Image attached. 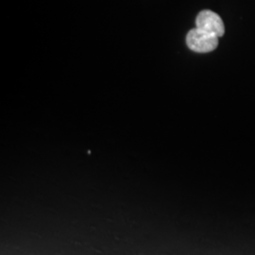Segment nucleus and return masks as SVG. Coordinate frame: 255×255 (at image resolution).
Returning <instances> with one entry per match:
<instances>
[{"mask_svg":"<svg viewBox=\"0 0 255 255\" xmlns=\"http://www.w3.org/2000/svg\"><path fill=\"white\" fill-rule=\"evenodd\" d=\"M187 46L198 53H208L219 46V37L201 28H193L186 36Z\"/></svg>","mask_w":255,"mask_h":255,"instance_id":"obj_1","label":"nucleus"},{"mask_svg":"<svg viewBox=\"0 0 255 255\" xmlns=\"http://www.w3.org/2000/svg\"><path fill=\"white\" fill-rule=\"evenodd\" d=\"M196 26L202 30L216 34L218 37H222L225 33V26L222 19L218 13L210 9L201 10L198 14Z\"/></svg>","mask_w":255,"mask_h":255,"instance_id":"obj_2","label":"nucleus"}]
</instances>
